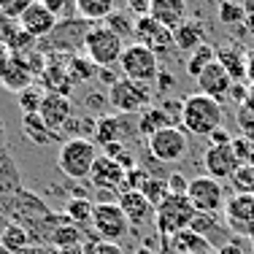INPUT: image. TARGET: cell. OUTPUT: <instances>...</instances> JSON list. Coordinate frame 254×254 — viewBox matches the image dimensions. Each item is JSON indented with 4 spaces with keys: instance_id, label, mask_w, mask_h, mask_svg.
I'll use <instances>...</instances> for the list:
<instances>
[{
    "instance_id": "1",
    "label": "cell",
    "mask_w": 254,
    "mask_h": 254,
    "mask_svg": "<svg viewBox=\"0 0 254 254\" xmlns=\"http://www.w3.org/2000/svg\"><path fill=\"white\" fill-rule=\"evenodd\" d=\"M222 103H216L208 95H190L184 98V117H181V130L192 135H211L214 130L222 127Z\"/></svg>"
},
{
    "instance_id": "2",
    "label": "cell",
    "mask_w": 254,
    "mask_h": 254,
    "mask_svg": "<svg viewBox=\"0 0 254 254\" xmlns=\"http://www.w3.org/2000/svg\"><path fill=\"white\" fill-rule=\"evenodd\" d=\"M98 157L100 154H98L95 141H89V138H68V141L60 146L57 165H60V171H63L65 179L81 181V179H89L92 165H95Z\"/></svg>"
},
{
    "instance_id": "3",
    "label": "cell",
    "mask_w": 254,
    "mask_h": 254,
    "mask_svg": "<svg viewBox=\"0 0 254 254\" xmlns=\"http://www.w3.org/2000/svg\"><path fill=\"white\" fill-rule=\"evenodd\" d=\"M92 27H95L92 22L81 19V16H65V19L57 22L54 33L44 41L41 49H46L49 54H65V52H68L70 57H73V52L84 49L87 35H89V30H92Z\"/></svg>"
},
{
    "instance_id": "4",
    "label": "cell",
    "mask_w": 254,
    "mask_h": 254,
    "mask_svg": "<svg viewBox=\"0 0 254 254\" xmlns=\"http://www.w3.org/2000/svg\"><path fill=\"white\" fill-rule=\"evenodd\" d=\"M192 216H195V208H192L190 197L187 195H168L154 208V225L160 230L162 238H168V235H176L181 230H190Z\"/></svg>"
},
{
    "instance_id": "5",
    "label": "cell",
    "mask_w": 254,
    "mask_h": 254,
    "mask_svg": "<svg viewBox=\"0 0 254 254\" xmlns=\"http://www.w3.org/2000/svg\"><path fill=\"white\" fill-rule=\"evenodd\" d=\"M119 68H122L125 78H130V81L152 84L157 73H160V60H157V54L152 49L130 41V44H125V52L119 57Z\"/></svg>"
},
{
    "instance_id": "6",
    "label": "cell",
    "mask_w": 254,
    "mask_h": 254,
    "mask_svg": "<svg viewBox=\"0 0 254 254\" xmlns=\"http://www.w3.org/2000/svg\"><path fill=\"white\" fill-rule=\"evenodd\" d=\"M108 106L117 108V114L138 117L143 108L152 106V87H149V84L130 81V78H119V81L108 89Z\"/></svg>"
},
{
    "instance_id": "7",
    "label": "cell",
    "mask_w": 254,
    "mask_h": 254,
    "mask_svg": "<svg viewBox=\"0 0 254 254\" xmlns=\"http://www.w3.org/2000/svg\"><path fill=\"white\" fill-rule=\"evenodd\" d=\"M125 52V41L117 38L106 25H95L87 35V44H84V54L92 60L98 68H111L114 63H119Z\"/></svg>"
},
{
    "instance_id": "8",
    "label": "cell",
    "mask_w": 254,
    "mask_h": 254,
    "mask_svg": "<svg viewBox=\"0 0 254 254\" xmlns=\"http://www.w3.org/2000/svg\"><path fill=\"white\" fill-rule=\"evenodd\" d=\"M92 230L98 233L100 241H122L130 230L125 211L119 208V203H95V214H92Z\"/></svg>"
},
{
    "instance_id": "9",
    "label": "cell",
    "mask_w": 254,
    "mask_h": 254,
    "mask_svg": "<svg viewBox=\"0 0 254 254\" xmlns=\"http://www.w3.org/2000/svg\"><path fill=\"white\" fill-rule=\"evenodd\" d=\"M192 208L203 211V214H216L219 208H225V190H222V181L211 179V176H197L190 181V190H187Z\"/></svg>"
},
{
    "instance_id": "10",
    "label": "cell",
    "mask_w": 254,
    "mask_h": 254,
    "mask_svg": "<svg viewBox=\"0 0 254 254\" xmlns=\"http://www.w3.org/2000/svg\"><path fill=\"white\" fill-rule=\"evenodd\" d=\"M138 132V117H127V114H103L95 122V146L106 149L108 143H125L130 135Z\"/></svg>"
},
{
    "instance_id": "11",
    "label": "cell",
    "mask_w": 254,
    "mask_h": 254,
    "mask_svg": "<svg viewBox=\"0 0 254 254\" xmlns=\"http://www.w3.org/2000/svg\"><path fill=\"white\" fill-rule=\"evenodd\" d=\"M187 132L181 127H165L149 138V154L157 162H179L187 154Z\"/></svg>"
},
{
    "instance_id": "12",
    "label": "cell",
    "mask_w": 254,
    "mask_h": 254,
    "mask_svg": "<svg viewBox=\"0 0 254 254\" xmlns=\"http://www.w3.org/2000/svg\"><path fill=\"white\" fill-rule=\"evenodd\" d=\"M132 41L141 46H146V49H152L157 57L160 54H168L173 49V30L162 27L160 22H154L152 16H141V19H135V35H132Z\"/></svg>"
},
{
    "instance_id": "13",
    "label": "cell",
    "mask_w": 254,
    "mask_h": 254,
    "mask_svg": "<svg viewBox=\"0 0 254 254\" xmlns=\"http://www.w3.org/2000/svg\"><path fill=\"white\" fill-rule=\"evenodd\" d=\"M25 190L22 187V173L19 168H16L14 157L11 154H0V214L8 219L11 208H14L16 197H19V192Z\"/></svg>"
},
{
    "instance_id": "14",
    "label": "cell",
    "mask_w": 254,
    "mask_h": 254,
    "mask_svg": "<svg viewBox=\"0 0 254 254\" xmlns=\"http://www.w3.org/2000/svg\"><path fill=\"white\" fill-rule=\"evenodd\" d=\"M41 119L46 122V127L54 132H60L70 119L76 117L73 114V100L63 92H44V100H41Z\"/></svg>"
},
{
    "instance_id": "15",
    "label": "cell",
    "mask_w": 254,
    "mask_h": 254,
    "mask_svg": "<svg viewBox=\"0 0 254 254\" xmlns=\"http://www.w3.org/2000/svg\"><path fill=\"white\" fill-rule=\"evenodd\" d=\"M225 216L238 235H254V195H233L225 203Z\"/></svg>"
},
{
    "instance_id": "16",
    "label": "cell",
    "mask_w": 254,
    "mask_h": 254,
    "mask_svg": "<svg viewBox=\"0 0 254 254\" xmlns=\"http://www.w3.org/2000/svg\"><path fill=\"white\" fill-rule=\"evenodd\" d=\"M203 168L211 179L222 181V179H233V173L241 168L238 157L233 152V143L230 146H208L203 154Z\"/></svg>"
},
{
    "instance_id": "17",
    "label": "cell",
    "mask_w": 254,
    "mask_h": 254,
    "mask_svg": "<svg viewBox=\"0 0 254 254\" xmlns=\"http://www.w3.org/2000/svg\"><path fill=\"white\" fill-rule=\"evenodd\" d=\"M57 22H60L57 16H54L44 3H38V0H35L25 14L19 16V27L25 30L27 35H33L35 41H46V38H49V35L54 33V27H57Z\"/></svg>"
},
{
    "instance_id": "18",
    "label": "cell",
    "mask_w": 254,
    "mask_h": 254,
    "mask_svg": "<svg viewBox=\"0 0 254 254\" xmlns=\"http://www.w3.org/2000/svg\"><path fill=\"white\" fill-rule=\"evenodd\" d=\"M197 81V89H200V95H208V98H214L216 103L227 100L230 95V87H233V78L225 68H222L219 63H211L208 68L203 70L200 76L195 78Z\"/></svg>"
},
{
    "instance_id": "19",
    "label": "cell",
    "mask_w": 254,
    "mask_h": 254,
    "mask_svg": "<svg viewBox=\"0 0 254 254\" xmlns=\"http://www.w3.org/2000/svg\"><path fill=\"white\" fill-rule=\"evenodd\" d=\"M125 176L127 173L119 168L117 160L100 154L98 160H95V165H92V173H89V184H92L95 190H122Z\"/></svg>"
},
{
    "instance_id": "20",
    "label": "cell",
    "mask_w": 254,
    "mask_h": 254,
    "mask_svg": "<svg viewBox=\"0 0 254 254\" xmlns=\"http://www.w3.org/2000/svg\"><path fill=\"white\" fill-rule=\"evenodd\" d=\"M162 254H216V252L208 241L195 235L192 230H181V233L165 238V252Z\"/></svg>"
},
{
    "instance_id": "21",
    "label": "cell",
    "mask_w": 254,
    "mask_h": 254,
    "mask_svg": "<svg viewBox=\"0 0 254 254\" xmlns=\"http://www.w3.org/2000/svg\"><path fill=\"white\" fill-rule=\"evenodd\" d=\"M119 208L125 211L127 222H130L132 227H141V225H146V222L154 219V205L149 203L141 192H122Z\"/></svg>"
},
{
    "instance_id": "22",
    "label": "cell",
    "mask_w": 254,
    "mask_h": 254,
    "mask_svg": "<svg viewBox=\"0 0 254 254\" xmlns=\"http://www.w3.org/2000/svg\"><path fill=\"white\" fill-rule=\"evenodd\" d=\"M33 78H35V73L30 70L27 60L19 57V54H11V63H8V68H5L3 78H0V84H3L8 92L19 95V92H25V89L33 87Z\"/></svg>"
},
{
    "instance_id": "23",
    "label": "cell",
    "mask_w": 254,
    "mask_h": 254,
    "mask_svg": "<svg viewBox=\"0 0 254 254\" xmlns=\"http://www.w3.org/2000/svg\"><path fill=\"white\" fill-rule=\"evenodd\" d=\"M149 16L162 27L176 30L181 22H187V0H152Z\"/></svg>"
},
{
    "instance_id": "24",
    "label": "cell",
    "mask_w": 254,
    "mask_h": 254,
    "mask_svg": "<svg viewBox=\"0 0 254 254\" xmlns=\"http://www.w3.org/2000/svg\"><path fill=\"white\" fill-rule=\"evenodd\" d=\"M216 63L227 70L233 81H244L246 78V63H249V57L244 54L241 46H235V44L219 46V49H216Z\"/></svg>"
},
{
    "instance_id": "25",
    "label": "cell",
    "mask_w": 254,
    "mask_h": 254,
    "mask_svg": "<svg viewBox=\"0 0 254 254\" xmlns=\"http://www.w3.org/2000/svg\"><path fill=\"white\" fill-rule=\"evenodd\" d=\"M173 44H176V49H181V52H195L197 46H203L205 44L203 22H197V19L181 22V25L173 30Z\"/></svg>"
},
{
    "instance_id": "26",
    "label": "cell",
    "mask_w": 254,
    "mask_h": 254,
    "mask_svg": "<svg viewBox=\"0 0 254 254\" xmlns=\"http://www.w3.org/2000/svg\"><path fill=\"white\" fill-rule=\"evenodd\" d=\"M22 130H25V135L33 143H38V146H49V143H54L60 138L54 130L46 127V122L41 119V114H25V117H22Z\"/></svg>"
},
{
    "instance_id": "27",
    "label": "cell",
    "mask_w": 254,
    "mask_h": 254,
    "mask_svg": "<svg viewBox=\"0 0 254 254\" xmlns=\"http://www.w3.org/2000/svg\"><path fill=\"white\" fill-rule=\"evenodd\" d=\"M30 246H33L30 233H27L25 227L14 225V222H11V225L0 233V249H3L5 254H25Z\"/></svg>"
},
{
    "instance_id": "28",
    "label": "cell",
    "mask_w": 254,
    "mask_h": 254,
    "mask_svg": "<svg viewBox=\"0 0 254 254\" xmlns=\"http://www.w3.org/2000/svg\"><path fill=\"white\" fill-rule=\"evenodd\" d=\"M76 16L87 22H106L114 14V0H73Z\"/></svg>"
},
{
    "instance_id": "29",
    "label": "cell",
    "mask_w": 254,
    "mask_h": 254,
    "mask_svg": "<svg viewBox=\"0 0 254 254\" xmlns=\"http://www.w3.org/2000/svg\"><path fill=\"white\" fill-rule=\"evenodd\" d=\"M165 127H173V125H171V119L162 114L160 106H149V108H143V111L138 114V132H141V135L152 138L154 132L165 130Z\"/></svg>"
},
{
    "instance_id": "30",
    "label": "cell",
    "mask_w": 254,
    "mask_h": 254,
    "mask_svg": "<svg viewBox=\"0 0 254 254\" xmlns=\"http://www.w3.org/2000/svg\"><path fill=\"white\" fill-rule=\"evenodd\" d=\"M98 70L100 68L87 57V54H73V57L68 60V78H70V84H87V81H92V78L98 76Z\"/></svg>"
},
{
    "instance_id": "31",
    "label": "cell",
    "mask_w": 254,
    "mask_h": 254,
    "mask_svg": "<svg viewBox=\"0 0 254 254\" xmlns=\"http://www.w3.org/2000/svg\"><path fill=\"white\" fill-rule=\"evenodd\" d=\"M49 246L54 249H70V246H84V230L78 225H60L52 233Z\"/></svg>"
},
{
    "instance_id": "32",
    "label": "cell",
    "mask_w": 254,
    "mask_h": 254,
    "mask_svg": "<svg viewBox=\"0 0 254 254\" xmlns=\"http://www.w3.org/2000/svg\"><path fill=\"white\" fill-rule=\"evenodd\" d=\"M211 63H216V49L211 44H203V46H197L195 52H190V60H187V73L197 78Z\"/></svg>"
},
{
    "instance_id": "33",
    "label": "cell",
    "mask_w": 254,
    "mask_h": 254,
    "mask_svg": "<svg viewBox=\"0 0 254 254\" xmlns=\"http://www.w3.org/2000/svg\"><path fill=\"white\" fill-rule=\"evenodd\" d=\"M141 195L146 197V200L157 208V205H160L168 195H171V187H168V176H149L146 181H143V187H141Z\"/></svg>"
},
{
    "instance_id": "34",
    "label": "cell",
    "mask_w": 254,
    "mask_h": 254,
    "mask_svg": "<svg viewBox=\"0 0 254 254\" xmlns=\"http://www.w3.org/2000/svg\"><path fill=\"white\" fill-rule=\"evenodd\" d=\"M103 25L111 30L117 38H122V41H130L132 35H135V19H130V14H127V11H114V14L108 16Z\"/></svg>"
},
{
    "instance_id": "35",
    "label": "cell",
    "mask_w": 254,
    "mask_h": 254,
    "mask_svg": "<svg viewBox=\"0 0 254 254\" xmlns=\"http://www.w3.org/2000/svg\"><path fill=\"white\" fill-rule=\"evenodd\" d=\"M190 230L211 244V235L222 233V225L216 222V214H203V211H195V216H192V222H190Z\"/></svg>"
},
{
    "instance_id": "36",
    "label": "cell",
    "mask_w": 254,
    "mask_h": 254,
    "mask_svg": "<svg viewBox=\"0 0 254 254\" xmlns=\"http://www.w3.org/2000/svg\"><path fill=\"white\" fill-rule=\"evenodd\" d=\"M65 214L70 216V222L78 227L84 225H92V214H95V205L89 200H84V197H73L68 205H65Z\"/></svg>"
},
{
    "instance_id": "37",
    "label": "cell",
    "mask_w": 254,
    "mask_h": 254,
    "mask_svg": "<svg viewBox=\"0 0 254 254\" xmlns=\"http://www.w3.org/2000/svg\"><path fill=\"white\" fill-rule=\"evenodd\" d=\"M216 19H219L222 25H227V27L246 22V8H244V3H235V0H222L219 8H216Z\"/></svg>"
},
{
    "instance_id": "38",
    "label": "cell",
    "mask_w": 254,
    "mask_h": 254,
    "mask_svg": "<svg viewBox=\"0 0 254 254\" xmlns=\"http://www.w3.org/2000/svg\"><path fill=\"white\" fill-rule=\"evenodd\" d=\"M235 195H254V165H241L230 179Z\"/></svg>"
},
{
    "instance_id": "39",
    "label": "cell",
    "mask_w": 254,
    "mask_h": 254,
    "mask_svg": "<svg viewBox=\"0 0 254 254\" xmlns=\"http://www.w3.org/2000/svg\"><path fill=\"white\" fill-rule=\"evenodd\" d=\"M41 100H44V92L38 87H30L25 92H19V108H22V117L25 114H38L41 111Z\"/></svg>"
},
{
    "instance_id": "40",
    "label": "cell",
    "mask_w": 254,
    "mask_h": 254,
    "mask_svg": "<svg viewBox=\"0 0 254 254\" xmlns=\"http://www.w3.org/2000/svg\"><path fill=\"white\" fill-rule=\"evenodd\" d=\"M35 0H0V14L11 22H19V16L33 5Z\"/></svg>"
},
{
    "instance_id": "41",
    "label": "cell",
    "mask_w": 254,
    "mask_h": 254,
    "mask_svg": "<svg viewBox=\"0 0 254 254\" xmlns=\"http://www.w3.org/2000/svg\"><path fill=\"white\" fill-rule=\"evenodd\" d=\"M233 152L241 165H254V143L252 138H233Z\"/></svg>"
},
{
    "instance_id": "42",
    "label": "cell",
    "mask_w": 254,
    "mask_h": 254,
    "mask_svg": "<svg viewBox=\"0 0 254 254\" xmlns=\"http://www.w3.org/2000/svg\"><path fill=\"white\" fill-rule=\"evenodd\" d=\"M162 114H165L168 119H171V125L173 127H181V117H184V100H179V98H168V100H162Z\"/></svg>"
},
{
    "instance_id": "43",
    "label": "cell",
    "mask_w": 254,
    "mask_h": 254,
    "mask_svg": "<svg viewBox=\"0 0 254 254\" xmlns=\"http://www.w3.org/2000/svg\"><path fill=\"white\" fill-rule=\"evenodd\" d=\"M87 254H125V249L119 244H111V241H92L89 246H84Z\"/></svg>"
},
{
    "instance_id": "44",
    "label": "cell",
    "mask_w": 254,
    "mask_h": 254,
    "mask_svg": "<svg viewBox=\"0 0 254 254\" xmlns=\"http://www.w3.org/2000/svg\"><path fill=\"white\" fill-rule=\"evenodd\" d=\"M238 125L244 127L246 135L254 138V108H252V106H241V111H238Z\"/></svg>"
},
{
    "instance_id": "45",
    "label": "cell",
    "mask_w": 254,
    "mask_h": 254,
    "mask_svg": "<svg viewBox=\"0 0 254 254\" xmlns=\"http://www.w3.org/2000/svg\"><path fill=\"white\" fill-rule=\"evenodd\" d=\"M168 187H171V195H187L190 181L184 179V173H168Z\"/></svg>"
},
{
    "instance_id": "46",
    "label": "cell",
    "mask_w": 254,
    "mask_h": 254,
    "mask_svg": "<svg viewBox=\"0 0 254 254\" xmlns=\"http://www.w3.org/2000/svg\"><path fill=\"white\" fill-rule=\"evenodd\" d=\"M227 100L238 103V106H246V100H249V87H246L244 81H233V87H230Z\"/></svg>"
},
{
    "instance_id": "47",
    "label": "cell",
    "mask_w": 254,
    "mask_h": 254,
    "mask_svg": "<svg viewBox=\"0 0 254 254\" xmlns=\"http://www.w3.org/2000/svg\"><path fill=\"white\" fill-rule=\"evenodd\" d=\"M149 11H152V0H127V14H132L135 19L149 16Z\"/></svg>"
},
{
    "instance_id": "48",
    "label": "cell",
    "mask_w": 254,
    "mask_h": 254,
    "mask_svg": "<svg viewBox=\"0 0 254 254\" xmlns=\"http://www.w3.org/2000/svg\"><path fill=\"white\" fill-rule=\"evenodd\" d=\"M208 138H211V146H230V143H233V135H230V132L225 130V127L214 130Z\"/></svg>"
},
{
    "instance_id": "49",
    "label": "cell",
    "mask_w": 254,
    "mask_h": 254,
    "mask_svg": "<svg viewBox=\"0 0 254 254\" xmlns=\"http://www.w3.org/2000/svg\"><path fill=\"white\" fill-rule=\"evenodd\" d=\"M108 106V95H100V92H92L87 98V111H103Z\"/></svg>"
},
{
    "instance_id": "50",
    "label": "cell",
    "mask_w": 254,
    "mask_h": 254,
    "mask_svg": "<svg viewBox=\"0 0 254 254\" xmlns=\"http://www.w3.org/2000/svg\"><path fill=\"white\" fill-rule=\"evenodd\" d=\"M95 197H98V203H119L122 190H95Z\"/></svg>"
},
{
    "instance_id": "51",
    "label": "cell",
    "mask_w": 254,
    "mask_h": 254,
    "mask_svg": "<svg viewBox=\"0 0 254 254\" xmlns=\"http://www.w3.org/2000/svg\"><path fill=\"white\" fill-rule=\"evenodd\" d=\"M154 84H157V87H154L157 92H165V89H171V87H173V84H176V81H173V76L168 73V70H162V68H160V73H157Z\"/></svg>"
},
{
    "instance_id": "52",
    "label": "cell",
    "mask_w": 254,
    "mask_h": 254,
    "mask_svg": "<svg viewBox=\"0 0 254 254\" xmlns=\"http://www.w3.org/2000/svg\"><path fill=\"white\" fill-rule=\"evenodd\" d=\"M117 162H119V168H122L125 173H127V171H132V168H138V165H135V154H132L130 149H125V152L117 157Z\"/></svg>"
},
{
    "instance_id": "53",
    "label": "cell",
    "mask_w": 254,
    "mask_h": 254,
    "mask_svg": "<svg viewBox=\"0 0 254 254\" xmlns=\"http://www.w3.org/2000/svg\"><path fill=\"white\" fill-rule=\"evenodd\" d=\"M38 3H44V5H46V8L52 11L54 16H60V14H63V11H65V5L70 3V0H38Z\"/></svg>"
},
{
    "instance_id": "54",
    "label": "cell",
    "mask_w": 254,
    "mask_h": 254,
    "mask_svg": "<svg viewBox=\"0 0 254 254\" xmlns=\"http://www.w3.org/2000/svg\"><path fill=\"white\" fill-rule=\"evenodd\" d=\"M8 63H11V49H8L5 44H0V78H3L5 68H8Z\"/></svg>"
},
{
    "instance_id": "55",
    "label": "cell",
    "mask_w": 254,
    "mask_h": 254,
    "mask_svg": "<svg viewBox=\"0 0 254 254\" xmlns=\"http://www.w3.org/2000/svg\"><path fill=\"white\" fill-rule=\"evenodd\" d=\"M98 78H100L103 84H108V87H114V84L119 81V78H117V73H114L111 68H100V70H98Z\"/></svg>"
},
{
    "instance_id": "56",
    "label": "cell",
    "mask_w": 254,
    "mask_h": 254,
    "mask_svg": "<svg viewBox=\"0 0 254 254\" xmlns=\"http://www.w3.org/2000/svg\"><path fill=\"white\" fill-rule=\"evenodd\" d=\"M216 254H244V252L238 249V241H230V244H222L216 249Z\"/></svg>"
},
{
    "instance_id": "57",
    "label": "cell",
    "mask_w": 254,
    "mask_h": 254,
    "mask_svg": "<svg viewBox=\"0 0 254 254\" xmlns=\"http://www.w3.org/2000/svg\"><path fill=\"white\" fill-rule=\"evenodd\" d=\"M246 81H249V87H254V52L249 54V63H246Z\"/></svg>"
},
{
    "instance_id": "58",
    "label": "cell",
    "mask_w": 254,
    "mask_h": 254,
    "mask_svg": "<svg viewBox=\"0 0 254 254\" xmlns=\"http://www.w3.org/2000/svg\"><path fill=\"white\" fill-rule=\"evenodd\" d=\"M57 254H87L84 246H70V249H57Z\"/></svg>"
},
{
    "instance_id": "59",
    "label": "cell",
    "mask_w": 254,
    "mask_h": 254,
    "mask_svg": "<svg viewBox=\"0 0 254 254\" xmlns=\"http://www.w3.org/2000/svg\"><path fill=\"white\" fill-rule=\"evenodd\" d=\"M8 225H11V222H8V219H5V216H3V214H0V233H3V230H5V227H8Z\"/></svg>"
},
{
    "instance_id": "60",
    "label": "cell",
    "mask_w": 254,
    "mask_h": 254,
    "mask_svg": "<svg viewBox=\"0 0 254 254\" xmlns=\"http://www.w3.org/2000/svg\"><path fill=\"white\" fill-rule=\"evenodd\" d=\"M246 106L254 108V87H249V100H246Z\"/></svg>"
},
{
    "instance_id": "61",
    "label": "cell",
    "mask_w": 254,
    "mask_h": 254,
    "mask_svg": "<svg viewBox=\"0 0 254 254\" xmlns=\"http://www.w3.org/2000/svg\"><path fill=\"white\" fill-rule=\"evenodd\" d=\"M246 22H249V30L254 33V14H246Z\"/></svg>"
},
{
    "instance_id": "62",
    "label": "cell",
    "mask_w": 254,
    "mask_h": 254,
    "mask_svg": "<svg viewBox=\"0 0 254 254\" xmlns=\"http://www.w3.org/2000/svg\"><path fill=\"white\" fill-rule=\"evenodd\" d=\"M0 143H3V122H0Z\"/></svg>"
},
{
    "instance_id": "63",
    "label": "cell",
    "mask_w": 254,
    "mask_h": 254,
    "mask_svg": "<svg viewBox=\"0 0 254 254\" xmlns=\"http://www.w3.org/2000/svg\"><path fill=\"white\" fill-rule=\"evenodd\" d=\"M138 254H152V252H149V249H141V252H138Z\"/></svg>"
},
{
    "instance_id": "64",
    "label": "cell",
    "mask_w": 254,
    "mask_h": 254,
    "mask_svg": "<svg viewBox=\"0 0 254 254\" xmlns=\"http://www.w3.org/2000/svg\"><path fill=\"white\" fill-rule=\"evenodd\" d=\"M44 254H57V249H52V252H44Z\"/></svg>"
}]
</instances>
